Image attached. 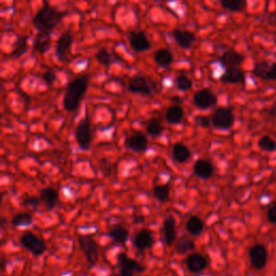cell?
Listing matches in <instances>:
<instances>
[{
  "label": "cell",
  "instance_id": "6da1fadb",
  "mask_svg": "<svg viewBox=\"0 0 276 276\" xmlns=\"http://www.w3.org/2000/svg\"><path fill=\"white\" fill-rule=\"evenodd\" d=\"M88 84L89 79L86 76L79 77V78L75 79L68 84L64 96V107L67 111L73 112L78 108L81 99L88 89Z\"/></svg>",
  "mask_w": 276,
  "mask_h": 276
},
{
  "label": "cell",
  "instance_id": "7a4b0ae2",
  "mask_svg": "<svg viewBox=\"0 0 276 276\" xmlns=\"http://www.w3.org/2000/svg\"><path fill=\"white\" fill-rule=\"evenodd\" d=\"M62 19V14L50 7H44L36 14L34 19L35 26L41 33H50Z\"/></svg>",
  "mask_w": 276,
  "mask_h": 276
},
{
  "label": "cell",
  "instance_id": "3957f363",
  "mask_svg": "<svg viewBox=\"0 0 276 276\" xmlns=\"http://www.w3.org/2000/svg\"><path fill=\"white\" fill-rule=\"evenodd\" d=\"M267 258H269V252L263 244H255L249 249L250 264L257 271L264 269L267 263Z\"/></svg>",
  "mask_w": 276,
  "mask_h": 276
},
{
  "label": "cell",
  "instance_id": "277c9868",
  "mask_svg": "<svg viewBox=\"0 0 276 276\" xmlns=\"http://www.w3.org/2000/svg\"><path fill=\"white\" fill-rule=\"evenodd\" d=\"M128 90L135 94L151 95L156 91V84L146 77L137 76L129 80Z\"/></svg>",
  "mask_w": 276,
  "mask_h": 276
},
{
  "label": "cell",
  "instance_id": "5b68a950",
  "mask_svg": "<svg viewBox=\"0 0 276 276\" xmlns=\"http://www.w3.org/2000/svg\"><path fill=\"white\" fill-rule=\"evenodd\" d=\"M79 244L83 251L86 259L90 265L96 264L98 260V246L97 243L88 235H80L79 236Z\"/></svg>",
  "mask_w": 276,
  "mask_h": 276
},
{
  "label": "cell",
  "instance_id": "8992f818",
  "mask_svg": "<svg viewBox=\"0 0 276 276\" xmlns=\"http://www.w3.org/2000/svg\"><path fill=\"white\" fill-rule=\"evenodd\" d=\"M76 141L82 150H88L91 146L92 135H91V124L88 118H84L80 121L76 128Z\"/></svg>",
  "mask_w": 276,
  "mask_h": 276
},
{
  "label": "cell",
  "instance_id": "52a82bcc",
  "mask_svg": "<svg viewBox=\"0 0 276 276\" xmlns=\"http://www.w3.org/2000/svg\"><path fill=\"white\" fill-rule=\"evenodd\" d=\"M212 122L215 127L220 129H228L234 123V113L230 108L221 107L214 113Z\"/></svg>",
  "mask_w": 276,
  "mask_h": 276
},
{
  "label": "cell",
  "instance_id": "ba28073f",
  "mask_svg": "<svg viewBox=\"0 0 276 276\" xmlns=\"http://www.w3.org/2000/svg\"><path fill=\"white\" fill-rule=\"evenodd\" d=\"M21 243L27 250L36 256L41 255L43 251H45V248H47L44 242L33 233H25L22 236Z\"/></svg>",
  "mask_w": 276,
  "mask_h": 276
},
{
  "label": "cell",
  "instance_id": "9c48e42d",
  "mask_svg": "<svg viewBox=\"0 0 276 276\" xmlns=\"http://www.w3.org/2000/svg\"><path fill=\"white\" fill-rule=\"evenodd\" d=\"M254 75L265 81H276V63L263 60L255 65Z\"/></svg>",
  "mask_w": 276,
  "mask_h": 276
},
{
  "label": "cell",
  "instance_id": "30bf717a",
  "mask_svg": "<svg viewBox=\"0 0 276 276\" xmlns=\"http://www.w3.org/2000/svg\"><path fill=\"white\" fill-rule=\"evenodd\" d=\"M194 105L201 109L211 108L215 104L217 103V97L212 91L204 89L196 92L193 96Z\"/></svg>",
  "mask_w": 276,
  "mask_h": 276
},
{
  "label": "cell",
  "instance_id": "8fae6325",
  "mask_svg": "<svg viewBox=\"0 0 276 276\" xmlns=\"http://www.w3.org/2000/svg\"><path fill=\"white\" fill-rule=\"evenodd\" d=\"M119 260V265L121 267V271L129 273V274H134L136 272L142 273L144 271V267L141 265V263L136 261V260L127 257L124 254H121L118 258Z\"/></svg>",
  "mask_w": 276,
  "mask_h": 276
},
{
  "label": "cell",
  "instance_id": "7c38bea8",
  "mask_svg": "<svg viewBox=\"0 0 276 276\" xmlns=\"http://www.w3.org/2000/svg\"><path fill=\"white\" fill-rule=\"evenodd\" d=\"M128 39L132 48L137 52H144L150 49V42L148 38L142 32H133L129 35Z\"/></svg>",
  "mask_w": 276,
  "mask_h": 276
},
{
  "label": "cell",
  "instance_id": "4fadbf2b",
  "mask_svg": "<svg viewBox=\"0 0 276 276\" xmlns=\"http://www.w3.org/2000/svg\"><path fill=\"white\" fill-rule=\"evenodd\" d=\"M209 263L204 256L200 254H191L187 258V267L190 272L197 273L205 270Z\"/></svg>",
  "mask_w": 276,
  "mask_h": 276
},
{
  "label": "cell",
  "instance_id": "5bb4252c",
  "mask_svg": "<svg viewBox=\"0 0 276 276\" xmlns=\"http://www.w3.org/2000/svg\"><path fill=\"white\" fill-rule=\"evenodd\" d=\"M193 170L195 175L201 179H209L214 175V165L209 160L205 159L196 161Z\"/></svg>",
  "mask_w": 276,
  "mask_h": 276
},
{
  "label": "cell",
  "instance_id": "9a60e30c",
  "mask_svg": "<svg viewBox=\"0 0 276 276\" xmlns=\"http://www.w3.org/2000/svg\"><path fill=\"white\" fill-rule=\"evenodd\" d=\"M173 37L177 43L183 49H189L193 44L195 37L192 33L183 29H175L173 32Z\"/></svg>",
  "mask_w": 276,
  "mask_h": 276
},
{
  "label": "cell",
  "instance_id": "2e32d148",
  "mask_svg": "<svg viewBox=\"0 0 276 276\" xmlns=\"http://www.w3.org/2000/svg\"><path fill=\"white\" fill-rule=\"evenodd\" d=\"M126 146L135 152L144 151L148 146L147 138L142 133H135L134 135L129 136L126 140Z\"/></svg>",
  "mask_w": 276,
  "mask_h": 276
},
{
  "label": "cell",
  "instance_id": "e0dca14e",
  "mask_svg": "<svg viewBox=\"0 0 276 276\" xmlns=\"http://www.w3.org/2000/svg\"><path fill=\"white\" fill-rule=\"evenodd\" d=\"M73 36L71 34H65L59 38L56 44V54L60 60L66 59L67 50L72 47Z\"/></svg>",
  "mask_w": 276,
  "mask_h": 276
},
{
  "label": "cell",
  "instance_id": "ac0fdd59",
  "mask_svg": "<svg viewBox=\"0 0 276 276\" xmlns=\"http://www.w3.org/2000/svg\"><path fill=\"white\" fill-rule=\"evenodd\" d=\"M245 80L244 73L237 67L228 68L226 74L222 76L221 81L225 83H242Z\"/></svg>",
  "mask_w": 276,
  "mask_h": 276
},
{
  "label": "cell",
  "instance_id": "d6986e66",
  "mask_svg": "<svg viewBox=\"0 0 276 276\" xmlns=\"http://www.w3.org/2000/svg\"><path fill=\"white\" fill-rule=\"evenodd\" d=\"M244 60V56L234 51H228L221 56V62L228 68L240 66Z\"/></svg>",
  "mask_w": 276,
  "mask_h": 276
},
{
  "label": "cell",
  "instance_id": "ffe728a7",
  "mask_svg": "<svg viewBox=\"0 0 276 276\" xmlns=\"http://www.w3.org/2000/svg\"><path fill=\"white\" fill-rule=\"evenodd\" d=\"M134 242H135V246L138 249L144 250V249H147L151 246L153 239H152V235L149 231H147V230H142L141 232H138L136 234Z\"/></svg>",
  "mask_w": 276,
  "mask_h": 276
},
{
  "label": "cell",
  "instance_id": "44dd1931",
  "mask_svg": "<svg viewBox=\"0 0 276 276\" xmlns=\"http://www.w3.org/2000/svg\"><path fill=\"white\" fill-rule=\"evenodd\" d=\"M164 240L166 245H172L176 239V224L173 217H167L164 221Z\"/></svg>",
  "mask_w": 276,
  "mask_h": 276
},
{
  "label": "cell",
  "instance_id": "7402d4cb",
  "mask_svg": "<svg viewBox=\"0 0 276 276\" xmlns=\"http://www.w3.org/2000/svg\"><path fill=\"white\" fill-rule=\"evenodd\" d=\"M173 157L176 162L185 163L191 157V152L186 145L176 144L173 147Z\"/></svg>",
  "mask_w": 276,
  "mask_h": 276
},
{
  "label": "cell",
  "instance_id": "603a6c76",
  "mask_svg": "<svg viewBox=\"0 0 276 276\" xmlns=\"http://www.w3.org/2000/svg\"><path fill=\"white\" fill-rule=\"evenodd\" d=\"M183 116H185V112H183V109L181 108V107L177 106V105H174V106H171L170 108L167 109L165 118H166L168 123L177 124V123H179V122L182 121Z\"/></svg>",
  "mask_w": 276,
  "mask_h": 276
},
{
  "label": "cell",
  "instance_id": "cb8c5ba5",
  "mask_svg": "<svg viewBox=\"0 0 276 276\" xmlns=\"http://www.w3.org/2000/svg\"><path fill=\"white\" fill-rule=\"evenodd\" d=\"M186 229L191 235L196 236V235H200L203 232L204 224L200 217L192 216L188 219L186 224Z\"/></svg>",
  "mask_w": 276,
  "mask_h": 276
},
{
  "label": "cell",
  "instance_id": "d4e9b609",
  "mask_svg": "<svg viewBox=\"0 0 276 276\" xmlns=\"http://www.w3.org/2000/svg\"><path fill=\"white\" fill-rule=\"evenodd\" d=\"M41 200L48 209H53L58 201L57 192L52 188H45L41 191Z\"/></svg>",
  "mask_w": 276,
  "mask_h": 276
},
{
  "label": "cell",
  "instance_id": "484cf974",
  "mask_svg": "<svg viewBox=\"0 0 276 276\" xmlns=\"http://www.w3.org/2000/svg\"><path fill=\"white\" fill-rule=\"evenodd\" d=\"M258 147L265 152L276 151V141L269 135H263L259 138Z\"/></svg>",
  "mask_w": 276,
  "mask_h": 276
},
{
  "label": "cell",
  "instance_id": "4316f807",
  "mask_svg": "<svg viewBox=\"0 0 276 276\" xmlns=\"http://www.w3.org/2000/svg\"><path fill=\"white\" fill-rule=\"evenodd\" d=\"M194 247H195V244L192 240L189 239V237H183V239L179 240L178 243L176 244V251L180 255H183L192 251Z\"/></svg>",
  "mask_w": 276,
  "mask_h": 276
},
{
  "label": "cell",
  "instance_id": "83f0119b",
  "mask_svg": "<svg viewBox=\"0 0 276 276\" xmlns=\"http://www.w3.org/2000/svg\"><path fill=\"white\" fill-rule=\"evenodd\" d=\"M155 60L162 66L170 65L173 62V55L172 53L166 49H160L156 52L155 54Z\"/></svg>",
  "mask_w": 276,
  "mask_h": 276
},
{
  "label": "cell",
  "instance_id": "f1b7e54d",
  "mask_svg": "<svg viewBox=\"0 0 276 276\" xmlns=\"http://www.w3.org/2000/svg\"><path fill=\"white\" fill-rule=\"evenodd\" d=\"M111 236H112V239L118 242V243H121V244H123L127 241L128 239V232H127V230L123 227H121V226H116L114 227L112 230H111Z\"/></svg>",
  "mask_w": 276,
  "mask_h": 276
},
{
  "label": "cell",
  "instance_id": "f546056e",
  "mask_svg": "<svg viewBox=\"0 0 276 276\" xmlns=\"http://www.w3.org/2000/svg\"><path fill=\"white\" fill-rule=\"evenodd\" d=\"M12 224L15 227H27L33 224V217L32 215H29L27 213L18 214L17 216H14V218L12 219Z\"/></svg>",
  "mask_w": 276,
  "mask_h": 276
},
{
  "label": "cell",
  "instance_id": "4dcf8cb0",
  "mask_svg": "<svg viewBox=\"0 0 276 276\" xmlns=\"http://www.w3.org/2000/svg\"><path fill=\"white\" fill-rule=\"evenodd\" d=\"M153 196H155L158 201L165 202L170 197V188L166 185L156 186L153 188Z\"/></svg>",
  "mask_w": 276,
  "mask_h": 276
},
{
  "label": "cell",
  "instance_id": "1f68e13d",
  "mask_svg": "<svg viewBox=\"0 0 276 276\" xmlns=\"http://www.w3.org/2000/svg\"><path fill=\"white\" fill-rule=\"evenodd\" d=\"M221 6L230 11H241L244 8V0H220Z\"/></svg>",
  "mask_w": 276,
  "mask_h": 276
},
{
  "label": "cell",
  "instance_id": "d6a6232c",
  "mask_svg": "<svg viewBox=\"0 0 276 276\" xmlns=\"http://www.w3.org/2000/svg\"><path fill=\"white\" fill-rule=\"evenodd\" d=\"M146 129H147V133L150 136L156 137V136H159L161 133H162L163 128H162V125H161L159 120L151 119L147 123V127H146Z\"/></svg>",
  "mask_w": 276,
  "mask_h": 276
},
{
  "label": "cell",
  "instance_id": "836d02e7",
  "mask_svg": "<svg viewBox=\"0 0 276 276\" xmlns=\"http://www.w3.org/2000/svg\"><path fill=\"white\" fill-rule=\"evenodd\" d=\"M176 86L180 91H188L192 87V82L186 76H178L176 79Z\"/></svg>",
  "mask_w": 276,
  "mask_h": 276
},
{
  "label": "cell",
  "instance_id": "e575fe53",
  "mask_svg": "<svg viewBox=\"0 0 276 276\" xmlns=\"http://www.w3.org/2000/svg\"><path fill=\"white\" fill-rule=\"evenodd\" d=\"M97 59H98V62L107 66V65H109L110 62H111V58H110V55H109V53L107 52L106 50H101L98 53H97Z\"/></svg>",
  "mask_w": 276,
  "mask_h": 276
},
{
  "label": "cell",
  "instance_id": "d590c367",
  "mask_svg": "<svg viewBox=\"0 0 276 276\" xmlns=\"http://www.w3.org/2000/svg\"><path fill=\"white\" fill-rule=\"evenodd\" d=\"M266 217H267V220H269L270 224L276 225V204H274L270 207L269 211H267V213H266Z\"/></svg>",
  "mask_w": 276,
  "mask_h": 276
},
{
  "label": "cell",
  "instance_id": "8d00e7d4",
  "mask_svg": "<svg viewBox=\"0 0 276 276\" xmlns=\"http://www.w3.org/2000/svg\"><path fill=\"white\" fill-rule=\"evenodd\" d=\"M24 204L26 206H29V207H33V209H35V207H37L38 205H39V200H38L37 197H27L26 200L24 201Z\"/></svg>",
  "mask_w": 276,
  "mask_h": 276
},
{
  "label": "cell",
  "instance_id": "74e56055",
  "mask_svg": "<svg viewBox=\"0 0 276 276\" xmlns=\"http://www.w3.org/2000/svg\"><path fill=\"white\" fill-rule=\"evenodd\" d=\"M43 80L47 82L48 84H52L53 82H54L55 80V75L53 72H47L44 75H43Z\"/></svg>",
  "mask_w": 276,
  "mask_h": 276
},
{
  "label": "cell",
  "instance_id": "f35d334b",
  "mask_svg": "<svg viewBox=\"0 0 276 276\" xmlns=\"http://www.w3.org/2000/svg\"><path fill=\"white\" fill-rule=\"evenodd\" d=\"M197 122L200 123L202 126H209L210 125V120L206 117H200L197 119Z\"/></svg>",
  "mask_w": 276,
  "mask_h": 276
},
{
  "label": "cell",
  "instance_id": "ab89813d",
  "mask_svg": "<svg viewBox=\"0 0 276 276\" xmlns=\"http://www.w3.org/2000/svg\"><path fill=\"white\" fill-rule=\"evenodd\" d=\"M117 276H133L132 274H129V273H126V272H123V271H121L120 274H118Z\"/></svg>",
  "mask_w": 276,
  "mask_h": 276
}]
</instances>
